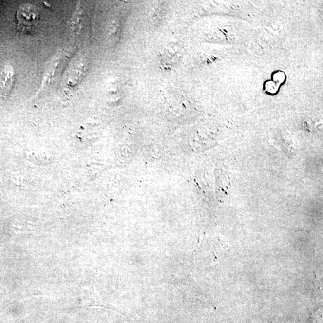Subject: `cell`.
I'll list each match as a JSON object with an SVG mask.
<instances>
[{
    "mask_svg": "<svg viewBox=\"0 0 323 323\" xmlns=\"http://www.w3.org/2000/svg\"><path fill=\"white\" fill-rule=\"evenodd\" d=\"M15 80L14 68L10 65H6L0 73V93L6 96L12 91Z\"/></svg>",
    "mask_w": 323,
    "mask_h": 323,
    "instance_id": "obj_1",
    "label": "cell"
},
{
    "mask_svg": "<svg viewBox=\"0 0 323 323\" xmlns=\"http://www.w3.org/2000/svg\"><path fill=\"white\" fill-rule=\"evenodd\" d=\"M82 13L80 9L76 10L73 14L72 19L70 20L69 29L71 34L76 36L78 34L81 30V25L82 24Z\"/></svg>",
    "mask_w": 323,
    "mask_h": 323,
    "instance_id": "obj_4",
    "label": "cell"
},
{
    "mask_svg": "<svg viewBox=\"0 0 323 323\" xmlns=\"http://www.w3.org/2000/svg\"><path fill=\"white\" fill-rule=\"evenodd\" d=\"M32 7L28 6H23L19 10L18 14V19L21 24H31L37 20L38 14L36 9H34L30 14Z\"/></svg>",
    "mask_w": 323,
    "mask_h": 323,
    "instance_id": "obj_3",
    "label": "cell"
},
{
    "mask_svg": "<svg viewBox=\"0 0 323 323\" xmlns=\"http://www.w3.org/2000/svg\"><path fill=\"white\" fill-rule=\"evenodd\" d=\"M79 60V59H78ZM71 72L68 75V85L75 86L78 83L85 73L86 64L83 61H77L76 65H73L71 68Z\"/></svg>",
    "mask_w": 323,
    "mask_h": 323,
    "instance_id": "obj_2",
    "label": "cell"
}]
</instances>
